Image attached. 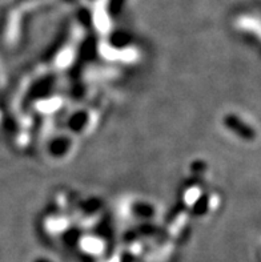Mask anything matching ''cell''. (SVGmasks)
Here are the masks:
<instances>
[{
    "label": "cell",
    "instance_id": "6da1fadb",
    "mask_svg": "<svg viewBox=\"0 0 261 262\" xmlns=\"http://www.w3.org/2000/svg\"><path fill=\"white\" fill-rule=\"evenodd\" d=\"M225 126L231 129L232 132H235L240 137L245 140H253L255 139V130L252 129L251 126L247 123H244L242 119L236 117L235 115H227L224 119Z\"/></svg>",
    "mask_w": 261,
    "mask_h": 262
}]
</instances>
